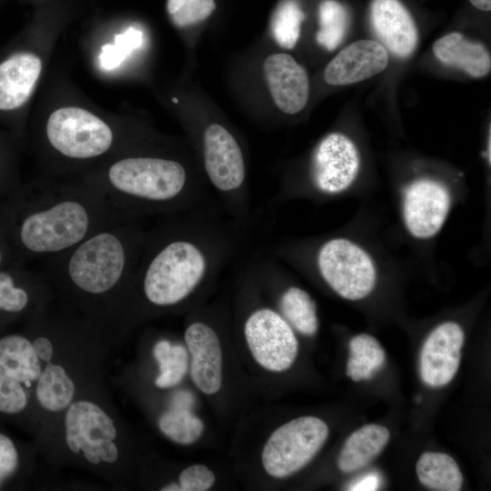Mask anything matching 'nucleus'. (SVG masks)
<instances>
[{
    "mask_svg": "<svg viewBox=\"0 0 491 491\" xmlns=\"http://www.w3.org/2000/svg\"><path fill=\"white\" fill-rule=\"evenodd\" d=\"M215 0H167L166 10L173 24L185 27L206 19L215 10Z\"/></svg>",
    "mask_w": 491,
    "mask_h": 491,
    "instance_id": "c756f323",
    "label": "nucleus"
},
{
    "mask_svg": "<svg viewBox=\"0 0 491 491\" xmlns=\"http://www.w3.org/2000/svg\"><path fill=\"white\" fill-rule=\"evenodd\" d=\"M315 264L321 278L345 299H363L376 286L373 259L360 246L346 238L325 241L316 253Z\"/></svg>",
    "mask_w": 491,
    "mask_h": 491,
    "instance_id": "0eeeda50",
    "label": "nucleus"
},
{
    "mask_svg": "<svg viewBox=\"0 0 491 491\" xmlns=\"http://www.w3.org/2000/svg\"><path fill=\"white\" fill-rule=\"evenodd\" d=\"M185 341L194 384L204 394L217 393L222 385L223 356L215 330L204 321H194L185 328Z\"/></svg>",
    "mask_w": 491,
    "mask_h": 491,
    "instance_id": "ddd939ff",
    "label": "nucleus"
},
{
    "mask_svg": "<svg viewBox=\"0 0 491 491\" xmlns=\"http://www.w3.org/2000/svg\"><path fill=\"white\" fill-rule=\"evenodd\" d=\"M380 479L376 474H370L356 481L349 490H376L379 486Z\"/></svg>",
    "mask_w": 491,
    "mask_h": 491,
    "instance_id": "c9c22d12",
    "label": "nucleus"
},
{
    "mask_svg": "<svg viewBox=\"0 0 491 491\" xmlns=\"http://www.w3.org/2000/svg\"><path fill=\"white\" fill-rule=\"evenodd\" d=\"M42 70L41 59L32 53H19L0 64V109L23 105L31 95Z\"/></svg>",
    "mask_w": 491,
    "mask_h": 491,
    "instance_id": "f3484780",
    "label": "nucleus"
},
{
    "mask_svg": "<svg viewBox=\"0 0 491 491\" xmlns=\"http://www.w3.org/2000/svg\"><path fill=\"white\" fill-rule=\"evenodd\" d=\"M278 308L282 316L298 333L311 336L318 330L316 306L303 288L289 286L278 296Z\"/></svg>",
    "mask_w": 491,
    "mask_h": 491,
    "instance_id": "4be33fe9",
    "label": "nucleus"
},
{
    "mask_svg": "<svg viewBox=\"0 0 491 491\" xmlns=\"http://www.w3.org/2000/svg\"><path fill=\"white\" fill-rule=\"evenodd\" d=\"M163 491H180V486L176 483H170L161 488Z\"/></svg>",
    "mask_w": 491,
    "mask_h": 491,
    "instance_id": "58836bf2",
    "label": "nucleus"
},
{
    "mask_svg": "<svg viewBox=\"0 0 491 491\" xmlns=\"http://www.w3.org/2000/svg\"><path fill=\"white\" fill-rule=\"evenodd\" d=\"M21 383L0 374V412L18 414L27 405L25 392Z\"/></svg>",
    "mask_w": 491,
    "mask_h": 491,
    "instance_id": "2f4dec72",
    "label": "nucleus"
},
{
    "mask_svg": "<svg viewBox=\"0 0 491 491\" xmlns=\"http://www.w3.org/2000/svg\"><path fill=\"white\" fill-rule=\"evenodd\" d=\"M114 206L135 218L186 212L212 204V193L190 177L179 160L158 155H127L101 174L84 179Z\"/></svg>",
    "mask_w": 491,
    "mask_h": 491,
    "instance_id": "7ed1b4c3",
    "label": "nucleus"
},
{
    "mask_svg": "<svg viewBox=\"0 0 491 491\" xmlns=\"http://www.w3.org/2000/svg\"><path fill=\"white\" fill-rule=\"evenodd\" d=\"M18 466V453L13 441L0 433V486Z\"/></svg>",
    "mask_w": 491,
    "mask_h": 491,
    "instance_id": "72a5a7b5",
    "label": "nucleus"
},
{
    "mask_svg": "<svg viewBox=\"0 0 491 491\" xmlns=\"http://www.w3.org/2000/svg\"><path fill=\"white\" fill-rule=\"evenodd\" d=\"M433 53L442 64L463 70L475 78L486 75L491 69V57L486 46L460 33H450L437 39Z\"/></svg>",
    "mask_w": 491,
    "mask_h": 491,
    "instance_id": "a211bd4d",
    "label": "nucleus"
},
{
    "mask_svg": "<svg viewBox=\"0 0 491 491\" xmlns=\"http://www.w3.org/2000/svg\"><path fill=\"white\" fill-rule=\"evenodd\" d=\"M215 203L160 215L147 229L133 285L156 307L192 296L240 253L252 224L223 218Z\"/></svg>",
    "mask_w": 491,
    "mask_h": 491,
    "instance_id": "f257e3e1",
    "label": "nucleus"
},
{
    "mask_svg": "<svg viewBox=\"0 0 491 491\" xmlns=\"http://www.w3.org/2000/svg\"><path fill=\"white\" fill-rule=\"evenodd\" d=\"M318 23L317 43L325 49L333 51L346 34L349 25L348 11L336 0H323L318 8Z\"/></svg>",
    "mask_w": 491,
    "mask_h": 491,
    "instance_id": "393cba45",
    "label": "nucleus"
},
{
    "mask_svg": "<svg viewBox=\"0 0 491 491\" xmlns=\"http://www.w3.org/2000/svg\"><path fill=\"white\" fill-rule=\"evenodd\" d=\"M465 342L462 327L447 321L437 326L425 340L419 358L422 381L430 387H442L456 376Z\"/></svg>",
    "mask_w": 491,
    "mask_h": 491,
    "instance_id": "9b49d317",
    "label": "nucleus"
},
{
    "mask_svg": "<svg viewBox=\"0 0 491 491\" xmlns=\"http://www.w3.org/2000/svg\"><path fill=\"white\" fill-rule=\"evenodd\" d=\"M372 27L379 43L392 55L406 58L417 44L414 19L398 0H373L370 7Z\"/></svg>",
    "mask_w": 491,
    "mask_h": 491,
    "instance_id": "dca6fc26",
    "label": "nucleus"
},
{
    "mask_svg": "<svg viewBox=\"0 0 491 491\" xmlns=\"http://www.w3.org/2000/svg\"><path fill=\"white\" fill-rule=\"evenodd\" d=\"M144 34L135 27H129L124 33L115 36L114 44H105L101 48L98 60L100 66L105 70L117 68L127 56L142 46Z\"/></svg>",
    "mask_w": 491,
    "mask_h": 491,
    "instance_id": "c85d7f7f",
    "label": "nucleus"
},
{
    "mask_svg": "<svg viewBox=\"0 0 491 491\" xmlns=\"http://www.w3.org/2000/svg\"><path fill=\"white\" fill-rule=\"evenodd\" d=\"M451 206L447 187L439 181L422 178L409 184L403 194V218L407 231L419 239L436 235Z\"/></svg>",
    "mask_w": 491,
    "mask_h": 491,
    "instance_id": "9d476101",
    "label": "nucleus"
},
{
    "mask_svg": "<svg viewBox=\"0 0 491 491\" xmlns=\"http://www.w3.org/2000/svg\"><path fill=\"white\" fill-rule=\"evenodd\" d=\"M154 356L160 369L155 379L156 386L171 387L182 381L188 368V356L184 346L161 340L154 347Z\"/></svg>",
    "mask_w": 491,
    "mask_h": 491,
    "instance_id": "a878e982",
    "label": "nucleus"
},
{
    "mask_svg": "<svg viewBox=\"0 0 491 491\" xmlns=\"http://www.w3.org/2000/svg\"><path fill=\"white\" fill-rule=\"evenodd\" d=\"M244 336L254 359L271 372H284L294 364L298 341L282 315L268 306L253 309L244 322Z\"/></svg>",
    "mask_w": 491,
    "mask_h": 491,
    "instance_id": "6e6552de",
    "label": "nucleus"
},
{
    "mask_svg": "<svg viewBox=\"0 0 491 491\" xmlns=\"http://www.w3.org/2000/svg\"><path fill=\"white\" fill-rule=\"evenodd\" d=\"M74 394L75 385L65 369L47 362L36 387V396L41 406L50 411H60L69 405Z\"/></svg>",
    "mask_w": 491,
    "mask_h": 491,
    "instance_id": "b1692460",
    "label": "nucleus"
},
{
    "mask_svg": "<svg viewBox=\"0 0 491 491\" xmlns=\"http://www.w3.org/2000/svg\"><path fill=\"white\" fill-rule=\"evenodd\" d=\"M158 427L168 438L181 445L196 442L204 432L202 420L185 407H174L158 419Z\"/></svg>",
    "mask_w": 491,
    "mask_h": 491,
    "instance_id": "bb28decb",
    "label": "nucleus"
},
{
    "mask_svg": "<svg viewBox=\"0 0 491 491\" xmlns=\"http://www.w3.org/2000/svg\"><path fill=\"white\" fill-rule=\"evenodd\" d=\"M2 260H3V254H2V252L0 250V264H1Z\"/></svg>",
    "mask_w": 491,
    "mask_h": 491,
    "instance_id": "ea45409f",
    "label": "nucleus"
},
{
    "mask_svg": "<svg viewBox=\"0 0 491 491\" xmlns=\"http://www.w3.org/2000/svg\"><path fill=\"white\" fill-rule=\"evenodd\" d=\"M144 218L109 225L72 248L38 261L47 279L89 297L133 285L147 228Z\"/></svg>",
    "mask_w": 491,
    "mask_h": 491,
    "instance_id": "20e7f679",
    "label": "nucleus"
},
{
    "mask_svg": "<svg viewBox=\"0 0 491 491\" xmlns=\"http://www.w3.org/2000/svg\"><path fill=\"white\" fill-rule=\"evenodd\" d=\"M360 165L359 154L351 139L341 133L323 137L313 151L310 177L323 194H337L355 181Z\"/></svg>",
    "mask_w": 491,
    "mask_h": 491,
    "instance_id": "1a4fd4ad",
    "label": "nucleus"
},
{
    "mask_svg": "<svg viewBox=\"0 0 491 491\" xmlns=\"http://www.w3.org/2000/svg\"><path fill=\"white\" fill-rule=\"evenodd\" d=\"M387 50L377 41L358 40L343 48L326 65V82L346 85L368 79L388 65Z\"/></svg>",
    "mask_w": 491,
    "mask_h": 491,
    "instance_id": "2eb2a0df",
    "label": "nucleus"
},
{
    "mask_svg": "<svg viewBox=\"0 0 491 491\" xmlns=\"http://www.w3.org/2000/svg\"><path fill=\"white\" fill-rule=\"evenodd\" d=\"M39 358L32 343L23 336L0 338V374L19 383L29 384L41 375Z\"/></svg>",
    "mask_w": 491,
    "mask_h": 491,
    "instance_id": "aec40b11",
    "label": "nucleus"
},
{
    "mask_svg": "<svg viewBox=\"0 0 491 491\" xmlns=\"http://www.w3.org/2000/svg\"><path fill=\"white\" fill-rule=\"evenodd\" d=\"M45 137L61 157L83 162L105 155L115 142V135L105 122L79 107L53 112L46 123Z\"/></svg>",
    "mask_w": 491,
    "mask_h": 491,
    "instance_id": "39448f33",
    "label": "nucleus"
},
{
    "mask_svg": "<svg viewBox=\"0 0 491 491\" xmlns=\"http://www.w3.org/2000/svg\"><path fill=\"white\" fill-rule=\"evenodd\" d=\"M470 3L477 9L482 11H490L491 0H469Z\"/></svg>",
    "mask_w": 491,
    "mask_h": 491,
    "instance_id": "4c0bfd02",
    "label": "nucleus"
},
{
    "mask_svg": "<svg viewBox=\"0 0 491 491\" xmlns=\"http://www.w3.org/2000/svg\"><path fill=\"white\" fill-rule=\"evenodd\" d=\"M15 239L22 256L37 262L63 253L93 233L135 219L85 181L40 182L23 193Z\"/></svg>",
    "mask_w": 491,
    "mask_h": 491,
    "instance_id": "f03ea898",
    "label": "nucleus"
},
{
    "mask_svg": "<svg viewBox=\"0 0 491 491\" xmlns=\"http://www.w3.org/2000/svg\"><path fill=\"white\" fill-rule=\"evenodd\" d=\"M29 302L28 290L18 285L11 272L0 271V311L20 313Z\"/></svg>",
    "mask_w": 491,
    "mask_h": 491,
    "instance_id": "7c9ffc66",
    "label": "nucleus"
},
{
    "mask_svg": "<svg viewBox=\"0 0 491 491\" xmlns=\"http://www.w3.org/2000/svg\"><path fill=\"white\" fill-rule=\"evenodd\" d=\"M328 434L326 422L316 416H300L286 422L270 435L263 447L265 471L275 478L297 473L320 451Z\"/></svg>",
    "mask_w": 491,
    "mask_h": 491,
    "instance_id": "423d86ee",
    "label": "nucleus"
},
{
    "mask_svg": "<svg viewBox=\"0 0 491 491\" xmlns=\"http://www.w3.org/2000/svg\"><path fill=\"white\" fill-rule=\"evenodd\" d=\"M36 356L45 362H50L53 356L52 343L44 336H39L32 343Z\"/></svg>",
    "mask_w": 491,
    "mask_h": 491,
    "instance_id": "f704fd0d",
    "label": "nucleus"
},
{
    "mask_svg": "<svg viewBox=\"0 0 491 491\" xmlns=\"http://www.w3.org/2000/svg\"><path fill=\"white\" fill-rule=\"evenodd\" d=\"M305 14L296 0H284L276 7L271 23L272 35L282 47L293 48L300 36Z\"/></svg>",
    "mask_w": 491,
    "mask_h": 491,
    "instance_id": "cd10ccee",
    "label": "nucleus"
},
{
    "mask_svg": "<svg viewBox=\"0 0 491 491\" xmlns=\"http://www.w3.org/2000/svg\"><path fill=\"white\" fill-rule=\"evenodd\" d=\"M386 362V353L378 341L367 334H360L349 341L346 375L358 382L369 379Z\"/></svg>",
    "mask_w": 491,
    "mask_h": 491,
    "instance_id": "5701e85b",
    "label": "nucleus"
},
{
    "mask_svg": "<svg viewBox=\"0 0 491 491\" xmlns=\"http://www.w3.org/2000/svg\"><path fill=\"white\" fill-rule=\"evenodd\" d=\"M416 471L420 483L431 490L458 491L463 484L458 465L445 453H424L416 462Z\"/></svg>",
    "mask_w": 491,
    "mask_h": 491,
    "instance_id": "412c9836",
    "label": "nucleus"
},
{
    "mask_svg": "<svg viewBox=\"0 0 491 491\" xmlns=\"http://www.w3.org/2000/svg\"><path fill=\"white\" fill-rule=\"evenodd\" d=\"M215 481L211 469L202 464L185 467L179 475L180 491H205L210 489Z\"/></svg>",
    "mask_w": 491,
    "mask_h": 491,
    "instance_id": "473e14b6",
    "label": "nucleus"
},
{
    "mask_svg": "<svg viewBox=\"0 0 491 491\" xmlns=\"http://www.w3.org/2000/svg\"><path fill=\"white\" fill-rule=\"evenodd\" d=\"M65 434L68 447L75 453L82 450L85 457L96 465L101 462L98 450L114 441L116 430L113 420L98 406L79 401L67 411Z\"/></svg>",
    "mask_w": 491,
    "mask_h": 491,
    "instance_id": "f8f14e48",
    "label": "nucleus"
},
{
    "mask_svg": "<svg viewBox=\"0 0 491 491\" xmlns=\"http://www.w3.org/2000/svg\"><path fill=\"white\" fill-rule=\"evenodd\" d=\"M264 75L271 96L284 113L295 115L306 106L309 80L306 69L290 55H269L263 65Z\"/></svg>",
    "mask_w": 491,
    "mask_h": 491,
    "instance_id": "4468645a",
    "label": "nucleus"
},
{
    "mask_svg": "<svg viewBox=\"0 0 491 491\" xmlns=\"http://www.w3.org/2000/svg\"><path fill=\"white\" fill-rule=\"evenodd\" d=\"M118 456V451L116 446L113 441L107 442L103 445L98 450V456L101 461H105L107 463H114L116 461Z\"/></svg>",
    "mask_w": 491,
    "mask_h": 491,
    "instance_id": "e433bc0d",
    "label": "nucleus"
},
{
    "mask_svg": "<svg viewBox=\"0 0 491 491\" xmlns=\"http://www.w3.org/2000/svg\"><path fill=\"white\" fill-rule=\"evenodd\" d=\"M388 429L377 424H369L354 431L346 440L337 459L343 473L358 471L370 464L389 441Z\"/></svg>",
    "mask_w": 491,
    "mask_h": 491,
    "instance_id": "6ab92c4d",
    "label": "nucleus"
}]
</instances>
